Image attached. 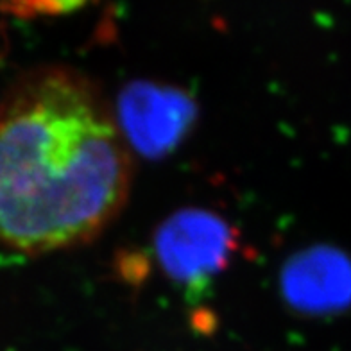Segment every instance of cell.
I'll return each mask as SVG.
<instances>
[{
    "label": "cell",
    "instance_id": "1",
    "mask_svg": "<svg viewBox=\"0 0 351 351\" xmlns=\"http://www.w3.org/2000/svg\"><path fill=\"white\" fill-rule=\"evenodd\" d=\"M131 156L77 72H29L0 104V244L36 254L83 244L124 206Z\"/></svg>",
    "mask_w": 351,
    "mask_h": 351
},
{
    "label": "cell",
    "instance_id": "2",
    "mask_svg": "<svg viewBox=\"0 0 351 351\" xmlns=\"http://www.w3.org/2000/svg\"><path fill=\"white\" fill-rule=\"evenodd\" d=\"M233 247V235L219 215L183 210L163 222L156 251L165 271L176 280L194 283L217 273Z\"/></svg>",
    "mask_w": 351,
    "mask_h": 351
},
{
    "label": "cell",
    "instance_id": "5",
    "mask_svg": "<svg viewBox=\"0 0 351 351\" xmlns=\"http://www.w3.org/2000/svg\"><path fill=\"white\" fill-rule=\"evenodd\" d=\"M4 47H5V40H4V34H2V25H0V60H2V56H4Z\"/></svg>",
    "mask_w": 351,
    "mask_h": 351
},
{
    "label": "cell",
    "instance_id": "4",
    "mask_svg": "<svg viewBox=\"0 0 351 351\" xmlns=\"http://www.w3.org/2000/svg\"><path fill=\"white\" fill-rule=\"evenodd\" d=\"M287 300L308 312H328L351 301V260L330 247H314L294 256L283 269Z\"/></svg>",
    "mask_w": 351,
    "mask_h": 351
},
{
    "label": "cell",
    "instance_id": "3",
    "mask_svg": "<svg viewBox=\"0 0 351 351\" xmlns=\"http://www.w3.org/2000/svg\"><path fill=\"white\" fill-rule=\"evenodd\" d=\"M194 113L186 93L153 83L131 84L119 102L122 136L149 156L171 151L190 128Z\"/></svg>",
    "mask_w": 351,
    "mask_h": 351
}]
</instances>
